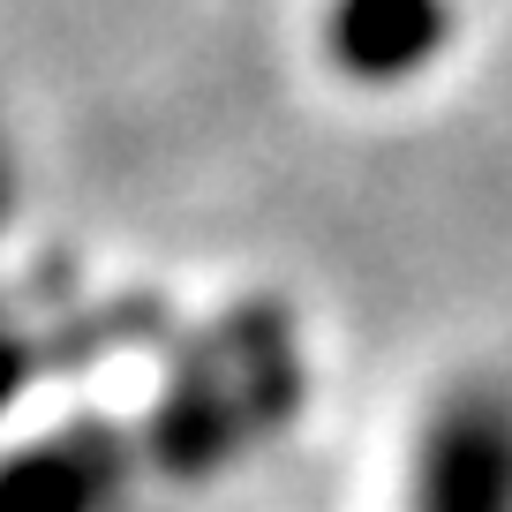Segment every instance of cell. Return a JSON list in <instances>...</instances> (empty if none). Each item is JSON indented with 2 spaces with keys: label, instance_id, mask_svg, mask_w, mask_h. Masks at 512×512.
Wrapping results in <instances>:
<instances>
[{
  "label": "cell",
  "instance_id": "1",
  "mask_svg": "<svg viewBox=\"0 0 512 512\" xmlns=\"http://www.w3.org/2000/svg\"><path fill=\"white\" fill-rule=\"evenodd\" d=\"M400 512H512V392L460 384L422 415Z\"/></svg>",
  "mask_w": 512,
  "mask_h": 512
},
{
  "label": "cell",
  "instance_id": "2",
  "mask_svg": "<svg viewBox=\"0 0 512 512\" xmlns=\"http://www.w3.org/2000/svg\"><path fill=\"white\" fill-rule=\"evenodd\" d=\"M445 0H339L332 61L354 83H407L445 53Z\"/></svg>",
  "mask_w": 512,
  "mask_h": 512
},
{
  "label": "cell",
  "instance_id": "3",
  "mask_svg": "<svg viewBox=\"0 0 512 512\" xmlns=\"http://www.w3.org/2000/svg\"><path fill=\"white\" fill-rule=\"evenodd\" d=\"M106 482H113V445L68 437V445H46L0 475V512H91Z\"/></svg>",
  "mask_w": 512,
  "mask_h": 512
}]
</instances>
